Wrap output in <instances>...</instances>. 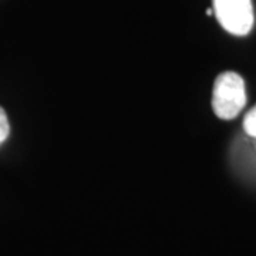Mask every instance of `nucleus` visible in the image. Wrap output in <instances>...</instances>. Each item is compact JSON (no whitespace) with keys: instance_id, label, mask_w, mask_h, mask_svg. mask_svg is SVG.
I'll return each mask as SVG.
<instances>
[{"instance_id":"obj_1","label":"nucleus","mask_w":256,"mask_h":256,"mask_svg":"<svg viewBox=\"0 0 256 256\" xmlns=\"http://www.w3.org/2000/svg\"><path fill=\"white\" fill-rule=\"evenodd\" d=\"M246 104L245 82L239 74L225 72L216 77L212 92V108L220 120H232Z\"/></svg>"},{"instance_id":"obj_2","label":"nucleus","mask_w":256,"mask_h":256,"mask_svg":"<svg viewBox=\"0 0 256 256\" xmlns=\"http://www.w3.org/2000/svg\"><path fill=\"white\" fill-rule=\"evenodd\" d=\"M214 12L220 26L230 34L245 36L252 30V0H214Z\"/></svg>"},{"instance_id":"obj_3","label":"nucleus","mask_w":256,"mask_h":256,"mask_svg":"<svg viewBox=\"0 0 256 256\" xmlns=\"http://www.w3.org/2000/svg\"><path fill=\"white\" fill-rule=\"evenodd\" d=\"M244 128L250 137L256 138V106L248 112L244 120Z\"/></svg>"},{"instance_id":"obj_4","label":"nucleus","mask_w":256,"mask_h":256,"mask_svg":"<svg viewBox=\"0 0 256 256\" xmlns=\"http://www.w3.org/2000/svg\"><path fill=\"white\" fill-rule=\"evenodd\" d=\"M10 134V122L6 111L0 107V146L8 140Z\"/></svg>"}]
</instances>
